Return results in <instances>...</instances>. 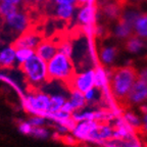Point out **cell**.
Segmentation results:
<instances>
[{
    "label": "cell",
    "instance_id": "obj_9",
    "mask_svg": "<svg viewBox=\"0 0 147 147\" xmlns=\"http://www.w3.org/2000/svg\"><path fill=\"white\" fill-rule=\"evenodd\" d=\"M42 41V36L37 34L32 31H26L25 33L21 34L18 37H16L14 41L12 42V45L14 48H31L34 49L37 47V45Z\"/></svg>",
    "mask_w": 147,
    "mask_h": 147
},
{
    "label": "cell",
    "instance_id": "obj_3",
    "mask_svg": "<svg viewBox=\"0 0 147 147\" xmlns=\"http://www.w3.org/2000/svg\"><path fill=\"white\" fill-rule=\"evenodd\" d=\"M25 75L27 82L33 88H37L45 82H48L47 76V62L38 55L33 54L29 59L18 65Z\"/></svg>",
    "mask_w": 147,
    "mask_h": 147
},
{
    "label": "cell",
    "instance_id": "obj_31",
    "mask_svg": "<svg viewBox=\"0 0 147 147\" xmlns=\"http://www.w3.org/2000/svg\"><path fill=\"white\" fill-rule=\"evenodd\" d=\"M21 1H23V0H21Z\"/></svg>",
    "mask_w": 147,
    "mask_h": 147
},
{
    "label": "cell",
    "instance_id": "obj_27",
    "mask_svg": "<svg viewBox=\"0 0 147 147\" xmlns=\"http://www.w3.org/2000/svg\"><path fill=\"white\" fill-rule=\"evenodd\" d=\"M93 0H76V2H75V6L77 8H80V7L84 6L86 4H91V2Z\"/></svg>",
    "mask_w": 147,
    "mask_h": 147
},
{
    "label": "cell",
    "instance_id": "obj_7",
    "mask_svg": "<svg viewBox=\"0 0 147 147\" xmlns=\"http://www.w3.org/2000/svg\"><path fill=\"white\" fill-rule=\"evenodd\" d=\"M102 145L105 147H147V143L134 131L128 132L123 137L110 139Z\"/></svg>",
    "mask_w": 147,
    "mask_h": 147
},
{
    "label": "cell",
    "instance_id": "obj_12",
    "mask_svg": "<svg viewBox=\"0 0 147 147\" xmlns=\"http://www.w3.org/2000/svg\"><path fill=\"white\" fill-rule=\"evenodd\" d=\"M121 47L119 46H104L101 45L99 48V60L102 65L108 67L115 60L119 54Z\"/></svg>",
    "mask_w": 147,
    "mask_h": 147
},
{
    "label": "cell",
    "instance_id": "obj_2",
    "mask_svg": "<svg viewBox=\"0 0 147 147\" xmlns=\"http://www.w3.org/2000/svg\"><path fill=\"white\" fill-rule=\"evenodd\" d=\"M76 74V67L69 56L61 52L56 54L47 61L48 82L60 81L67 84Z\"/></svg>",
    "mask_w": 147,
    "mask_h": 147
},
{
    "label": "cell",
    "instance_id": "obj_22",
    "mask_svg": "<svg viewBox=\"0 0 147 147\" xmlns=\"http://www.w3.org/2000/svg\"><path fill=\"white\" fill-rule=\"evenodd\" d=\"M18 8H20L18 5L0 1V18H6L7 16H9V14L12 13L13 11L18 10Z\"/></svg>",
    "mask_w": 147,
    "mask_h": 147
},
{
    "label": "cell",
    "instance_id": "obj_24",
    "mask_svg": "<svg viewBox=\"0 0 147 147\" xmlns=\"http://www.w3.org/2000/svg\"><path fill=\"white\" fill-rule=\"evenodd\" d=\"M32 125L30 123L28 122V121H21V122L18 123V132L23 135L26 136H30L31 135V132H32Z\"/></svg>",
    "mask_w": 147,
    "mask_h": 147
},
{
    "label": "cell",
    "instance_id": "obj_15",
    "mask_svg": "<svg viewBox=\"0 0 147 147\" xmlns=\"http://www.w3.org/2000/svg\"><path fill=\"white\" fill-rule=\"evenodd\" d=\"M76 6L75 4H69V3H61V4H54L53 12L54 16L60 20V21H71L73 18L74 10Z\"/></svg>",
    "mask_w": 147,
    "mask_h": 147
},
{
    "label": "cell",
    "instance_id": "obj_18",
    "mask_svg": "<svg viewBox=\"0 0 147 147\" xmlns=\"http://www.w3.org/2000/svg\"><path fill=\"white\" fill-rule=\"evenodd\" d=\"M67 100L71 102L73 107L75 108V111L84 109L87 106V101L85 99V96L82 92L76 91V90H71V96Z\"/></svg>",
    "mask_w": 147,
    "mask_h": 147
},
{
    "label": "cell",
    "instance_id": "obj_25",
    "mask_svg": "<svg viewBox=\"0 0 147 147\" xmlns=\"http://www.w3.org/2000/svg\"><path fill=\"white\" fill-rule=\"evenodd\" d=\"M140 113H142V115H143L142 124H143V127H144L145 132L147 133V106H141Z\"/></svg>",
    "mask_w": 147,
    "mask_h": 147
},
{
    "label": "cell",
    "instance_id": "obj_29",
    "mask_svg": "<svg viewBox=\"0 0 147 147\" xmlns=\"http://www.w3.org/2000/svg\"><path fill=\"white\" fill-rule=\"evenodd\" d=\"M0 1H3V2H8V3H12V4H16V5H20V3L22 2L21 0H0Z\"/></svg>",
    "mask_w": 147,
    "mask_h": 147
},
{
    "label": "cell",
    "instance_id": "obj_30",
    "mask_svg": "<svg viewBox=\"0 0 147 147\" xmlns=\"http://www.w3.org/2000/svg\"><path fill=\"white\" fill-rule=\"evenodd\" d=\"M30 1L33 3H36V4H40V3H44L46 1H48V0H30Z\"/></svg>",
    "mask_w": 147,
    "mask_h": 147
},
{
    "label": "cell",
    "instance_id": "obj_17",
    "mask_svg": "<svg viewBox=\"0 0 147 147\" xmlns=\"http://www.w3.org/2000/svg\"><path fill=\"white\" fill-rule=\"evenodd\" d=\"M134 35L147 41V12H141L135 23Z\"/></svg>",
    "mask_w": 147,
    "mask_h": 147
},
{
    "label": "cell",
    "instance_id": "obj_23",
    "mask_svg": "<svg viewBox=\"0 0 147 147\" xmlns=\"http://www.w3.org/2000/svg\"><path fill=\"white\" fill-rule=\"evenodd\" d=\"M27 121L32 125V127H42V126H46L48 119H47L46 117H44V115H30V117H29V119Z\"/></svg>",
    "mask_w": 147,
    "mask_h": 147
},
{
    "label": "cell",
    "instance_id": "obj_6",
    "mask_svg": "<svg viewBox=\"0 0 147 147\" xmlns=\"http://www.w3.org/2000/svg\"><path fill=\"white\" fill-rule=\"evenodd\" d=\"M95 71L89 69L82 74H75L74 77L67 83L69 91L76 90L83 94L95 86Z\"/></svg>",
    "mask_w": 147,
    "mask_h": 147
},
{
    "label": "cell",
    "instance_id": "obj_11",
    "mask_svg": "<svg viewBox=\"0 0 147 147\" xmlns=\"http://www.w3.org/2000/svg\"><path fill=\"white\" fill-rule=\"evenodd\" d=\"M97 121L95 119H87V121H80L77 122L71 133L78 140L87 141L88 136L92 132V130L96 127Z\"/></svg>",
    "mask_w": 147,
    "mask_h": 147
},
{
    "label": "cell",
    "instance_id": "obj_4",
    "mask_svg": "<svg viewBox=\"0 0 147 147\" xmlns=\"http://www.w3.org/2000/svg\"><path fill=\"white\" fill-rule=\"evenodd\" d=\"M50 95L43 91L30 92L23 99V105L26 111L30 115H40L46 117L49 111Z\"/></svg>",
    "mask_w": 147,
    "mask_h": 147
},
{
    "label": "cell",
    "instance_id": "obj_21",
    "mask_svg": "<svg viewBox=\"0 0 147 147\" xmlns=\"http://www.w3.org/2000/svg\"><path fill=\"white\" fill-rule=\"evenodd\" d=\"M50 135L49 129H47L45 126L42 127H33L32 132H31V137L38 139V140H45Z\"/></svg>",
    "mask_w": 147,
    "mask_h": 147
},
{
    "label": "cell",
    "instance_id": "obj_20",
    "mask_svg": "<svg viewBox=\"0 0 147 147\" xmlns=\"http://www.w3.org/2000/svg\"><path fill=\"white\" fill-rule=\"evenodd\" d=\"M33 54H35V50L31 48H16V63L20 65L23 62H25L27 59L32 56Z\"/></svg>",
    "mask_w": 147,
    "mask_h": 147
},
{
    "label": "cell",
    "instance_id": "obj_32",
    "mask_svg": "<svg viewBox=\"0 0 147 147\" xmlns=\"http://www.w3.org/2000/svg\"></svg>",
    "mask_w": 147,
    "mask_h": 147
},
{
    "label": "cell",
    "instance_id": "obj_14",
    "mask_svg": "<svg viewBox=\"0 0 147 147\" xmlns=\"http://www.w3.org/2000/svg\"><path fill=\"white\" fill-rule=\"evenodd\" d=\"M16 63V48L14 46L8 45L0 50V67L1 69H10Z\"/></svg>",
    "mask_w": 147,
    "mask_h": 147
},
{
    "label": "cell",
    "instance_id": "obj_19",
    "mask_svg": "<svg viewBox=\"0 0 147 147\" xmlns=\"http://www.w3.org/2000/svg\"><path fill=\"white\" fill-rule=\"evenodd\" d=\"M67 101V98L63 95L60 94H53L50 95V103H49V111L48 113H55L57 110L61 109L62 105L64 104V102ZM47 113V115H48Z\"/></svg>",
    "mask_w": 147,
    "mask_h": 147
},
{
    "label": "cell",
    "instance_id": "obj_1",
    "mask_svg": "<svg viewBox=\"0 0 147 147\" xmlns=\"http://www.w3.org/2000/svg\"><path fill=\"white\" fill-rule=\"evenodd\" d=\"M106 73L108 89L113 100L123 109H127L126 98L138 78V69L133 64L124 67H110Z\"/></svg>",
    "mask_w": 147,
    "mask_h": 147
},
{
    "label": "cell",
    "instance_id": "obj_8",
    "mask_svg": "<svg viewBox=\"0 0 147 147\" xmlns=\"http://www.w3.org/2000/svg\"><path fill=\"white\" fill-rule=\"evenodd\" d=\"M147 99V83L138 79L135 81L126 98V106L130 108L132 105H138Z\"/></svg>",
    "mask_w": 147,
    "mask_h": 147
},
{
    "label": "cell",
    "instance_id": "obj_28",
    "mask_svg": "<svg viewBox=\"0 0 147 147\" xmlns=\"http://www.w3.org/2000/svg\"><path fill=\"white\" fill-rule=\"evenodd\" d=\"M76 0H52L53 4H61V3H69V4H75Z\"/></svg>",
    "mask_w": 147,
    "mask_h": 147
},
{
    "label": "cell",
    "instance_id": "obj_10",
    "mask_svg": "<svg viewBox=\"0 0 147 147\" xmlns=\"http://www.w3.org/2000/svg\"><path fill=\"white\" fill-rule=\"evenodd\" d=\"M58 52V42L52 40H43L35 48V54L38 55L44 61H48Z\"/></svg>",
    "mask_w": 147,
    "mask_h": 147
},
{
    "label": "cell",
    "instance_id": "obj_5",
    "mask_svg": "<svg viewBox=\"0 0 147 147\" xmlns=\"http://www.w3.org/2000/svg\"><path fill=\"white\" fill-rule=\"evenodd\" d=\"M2 26L5 33L13 35L16 39V37L29 30L30 18L25 10L18 8L6 18H2Z\"/></svg>",
    "mask_w": 147,
    "mask_h": 147
},
{
    "label": "cell",
    "instance_id": "obj_13",
    "mask_svg": "<svg viewBox=\"0 0 147 147\" xmlns=\"http://www.w3.org/2000/svg\"><path fill=\"white\" fill-rule=\"evenodd\" d=\"M121 45H122L123 49L126 50L127 52L138 53L140 52L142 49L147 48V41L133 35V36L127 38L123 42H121Z\"/></svg>",
    "mask_w": 147,
    "mask_h": 147
},
{
    "label": "cell",
    "instance_id": "obj_26",
    "mask_svg": "<svg viewBox=\"0 0 147 147\" xmlns=\"http://www.w3.org/2000/svg\"><path fill=\"white\" fill-rule=\"evenodd\" d=\"M138 79H140V80L147 83V67H143L140 71H138Z\"/></svg>",
    "mask_w": 147,
    "mask_h": 147
},
{
    "label": "cell",
    "instance_id": "obj_16",
    "mask_svg": "<svg viewBox=\"0 0 147 147\" xmlns=\"http://www.w3.org/2000/svg\"><path fill=\"white\" fill-rule=\"evenodd\" d=\"M81 10L78 14V22L81 27H89L91 26L94 18V8L91 4H86L80 7Z\"/></svg>",
    "mask_w": 147,
    "mask_h": 147
}]
</instances>
